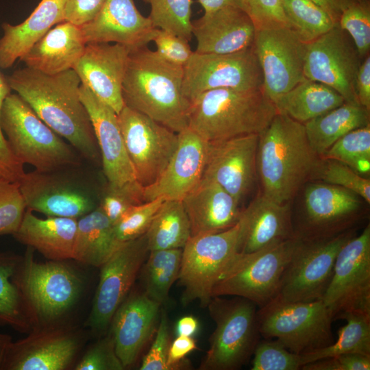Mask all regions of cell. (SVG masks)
<instances>
[{
  "instance_id": "cell-1",
  "label": "cell",
  "mask_w": 370,
  "mask_h": 370,
  "mask_svg": "<svg viewBox=\"0 0 370 370\" xmlns=\"http://www.w3.org/2000/svg\"><path fill=\"white\" fill-rule=\"evenodd\" d=\"M6 79L10 89L83 159L101 163L92 123L79 95L82 82L73 69L49 75L26 66Z\"/></svg>"
},
{
  "instance_id": "cell-2",
  "label": "cell",
  "mask_w": 370,
  "mask_h": 370,
  "mask_svg": "<svg viewBox=\"0 0 370 370\" xmlns=\"http://www.w3.org/2000/svg\"><path fill=\"white\" fill-rule=\"evenodd\" d=\"M184 67L147 46L131 49L122 85L124 106L176 133L188 127L190 101L182 93Z\"/></svg>"
},
{
  "instance_id": "cell-3",
  "label": "cell",
  "mask_w": 370,
  "mask_h": 370,
  "mask_svg": "<svg viewBox=\"0 0 370 370\" xmlns=\"http://www.w3.org/2000/svg\"><path fill=\"white\" fill-rule=\"evenodd\" d=\"M319 159L304 125L278 112L259 134L256 167L262 193L278 203L288 204L312 178Z\"/></svg>"
},
{
  "instance_id": "cell-4",
  "label": "cell",
  "mask_w": 370,
  "mask_h": 370,
  "mask_svg": "<svg viewBox=\"0 0 370 370\" xmlns=\"http://www.w3.org/2000/svg\"><path fill=\"white\" fill-rule=\"evenodd\" d=\"M278 113L262 89L218 88L190 101L188 127L208 142L260 134Z\"/></svg>"
},
{
  "instance_id": "cell-5",
  "label": "cell",
  "mask_w": 370,
  "mask_h": 370,
  "mask_svg": "<svg viewBox=\"0 0 370 370\" xmlns=\"http://www.w3.org/2000/svg\"><path fill=\"white\" fill-rule=\"evenodd\" d=\"M34 251L27 247L13 277L33 329L58 324L77 304L83 288L73 268L63 261L38 262Z\"/></svg>"
},
{
  "instance_id": "cell-6",
  "label": "cell",
  "mask_w": 370,
  "mask_h": 370,
  "mask_svg": "<svg viewBox=\"0 0 370 370\" xmlns=\"http://www.w3.org/2000/svg\"><path fill=\"white\" fill-rule=\"evenodd\" d=\"M0 125L8 145L22 164L50 171L83 163L80 154L53 131L18 94L9 93L0 111Z\"/></svg>"
},
{
  "instance_id": "cell-7",
  "label": "cell",
  "mask_w": 370,
  "mask_h": 370,
  "mask_svg": "<svg viewBox=\"0 0 370 370\" xmlns=\"http://www.w3.org/2000/svg\"><path fill=\"white\" fill-rule=\"evenodd\" d=\"M82 165L25 173L18 182L27 209L47 217L79 219L99 207L98 187Z\"/></svg>"
},
{
  "instance_id": "cell-8",
  "label": "cell",
  "mask_w": 370,
  "mask_h": 370,
  "mask_svg": "<svg viewBox=\"0 0 370 370\" xmlns=\"http://www.w3.org/2000/svg\"><path fill=\"white\" fill-rule=\"evenodd\" d=\"M207 306L216 328L199 369L241 368L253 356L261 336L257 321V306L247 299L234 296L230 299L213 297Z\"/></svg>"
},
{
  "instance_id": "cell-9",
  "label": "cell",
  "mask_w": 370,
  "mask_h": 370,
  "mask_svg": "<svg viewBox=\"0 0 370 370\" xmlns=\"http://www.w3.org/2000/svg\"><path fill=\"white\" fill-rule=\"evenodd\" d=\"M260 335L275 338L289 351L307 354L332 345V315L322 299L287 301L278 296L258 308Z\"/></svg>"
},
{
  "instance_id": "cell-10",
  "label": "cell",
  "mask_w": 370,
  "mask_h": 370,
  "mask_svg": "<svg viewBox=\"0 0 370 370\" xmlns=\"http://www.w3.org/2000/svg\"><path fill=\"white\" fill-rule=\"evenodd\" d=\"M296 241L293 237L251 253L238 252L215 284L212 297H241L258 308L265 306L279 294Z\"/></svg>"
},
{
  "instance_id": "cell-11",
  "label": "cell",
  "mask_w": 370,
  "mask_h": 370,
  "mask_svg": "<svg viewBox=\"0 0 370 370\" xmlns=\"http://www.w3.org/2000/svg\"><path fill=\"white\" fill-rule=\"evenodd\" d=\"M240 225L214 234L191 236L182 248L177 280L183 288L182 303L198 301L206 307L213 288L238 253Z\"/></svg>"
},
{
  "instance_id": "cell-12",
  "label": "cell",
  "mask_w": 370,
  "mask_h": 370,
  "mask_svg": "<svg viewBox=\"0 0 370 370\" xmlns=\"http://www.w3.org/2000/svg\"><path fill=\"white\" fill-rule=\"evenodd\" d=\"M355 235L351 230L329 237L297 238L278 297L287 301L322 299L340 249Z\"/></svg>"
},
{
  "instance_id": "cell-13",
  "label": "cell",
  "mask_w": 370,
  "mask_h": 370,
  "mask_svg": "<svg viewBox=\"0 0 370 370\" xmlns=\"http://www.w3.org/2000/svg\"><path fill=\"white\" fill-rule=\"evenodd\" d=\"M333 321L349 313L370 314V225L340 249L322 297Z\"/></svg>"
},
{
  "instance_id": "cell-14",
  "label": "cell",
  "mask_w": 370,
  "mask_h": 370,
  "mask_svg": "<svg viewBox=\"0 0 370 370\" xmlns=\"http://www.w3.org/2000/svg\"><path fill=\"white\" fill-rule=\"evenodd\" d=\"M263 76L253 46L232 53L193 51L184 66L182 93L190 101L213 89H262Z\"/></svg>"
},
{
  "instance_id": "cell-15",
  "label": "cell",
  "mask_w": 370,
  "mask_h": 370,
  "mask_svg": "<svg viewBox=\"0 0 370 370\" xmlns=\"http://www.w3.org/2000/svg\"><path fill=\"white\" fill-rule=\"evenodd\" d=\"M149 250L145 234L121 243L100 267L99 281L85 323L95 334L106 331L117 308L126 298Z\"/></svg>"
},
{
  "instance_id": "cell-16",
  "label": "cell",
  "mask_w": 370,
  "mask_h": 370,
  "mask_svg": "<svg viewBox=\"0 0 370 370\" xmlns=\"http://www.w3.org/2000/svg\"><path fill=\"white\" fill-rule=\"evenodd\" d=\"M136 181L147 187L160 176L178 144V133L125 106L118 114Z\"/></svg>"
},
{
  "instance_id": "cell-17",
  "label": "cell",
  "mask_w": 370,
  "mask_h": 370,
  "mask_svg": "<svg viewBox=\"0 0 370 370\" xmlns=\"http://www.w3.org/2000/svg\"><path fill=\"white\" fill-rule=\"evenodd\" d=\"M306 44L288 25L256 28L253 49L262 73V90L273 103L305 79Z\"/></svg>"
},
{
  "instance_id": "cell-18",
  "label": "cell",
  "mask_w": 370,
  "mask_h": 370,
  "mask_svg": "<svg viewBox=\"0 0 370 370\" xmlns=\"http://www.w3.org/2000/svg\"><path fill=\"white\" fill-rule=\"evenodd\" d=\"M362 61L351 38L338 24L306 44L304 74L334 89L345 102L360 105L355 79Z\"/></svg>"
},
{
  "instance_id": "cell-19",
  "label": "cell",
  "mask_w": 370,
  "mask_h": 370,
  "mask_svg": "<svg viewBox=\"0 0 370 370\" xmlns=\"http://www.w3.org/2000/svg\"><path fill=\"white\" fill-rule=\"evenodd\" d=\"M360 198L341 186L309 184L304 191L302 214L293 223L295 237L324 238L354 230L353 225L362 214Z\"/></svg>"
},
{
  "instance_id": "cell-20",
  "label": "cell",
  "mask_w": 370,
  "mask_h": 370,
  "mask_svg": "<svg viewBox=\"0 0 370 370\" xmlns=\"http://www.w3.org/2000/svg\"><path fill=\"white\" fill-rule=\"evenodd\" d=\"M84 342L79 330L58 324L34 328L12 341L1 370H64L74 362Z\"/></svg>"
},
{
  "instance_id": "cell-21",
  "label": "cell",
  "mask_w": 370,
  "mask_h": 370,
  "mask_svg": "<svg viewBox=\"0 0 370 370\" xmlns=\"http://www.w3.org/2000/svg\"><path fill=\"white\" fill-rule=\"evenodd\" d=\"M259 134L209 142L203 177L218 184L237 201L250 192L257 176Z\"/></svg>"
},
{
  "instance_id": "cell-22",
  "label": "cell",
  "mask_w": 370,
  "mask_h": 370,
  "mask_svg": "<svg viewBox=\"0 0 370 370\" xmlns=\"http://www.w3.org/2000/svg\"><path fill=\"white\" fill-rule=\"evenodd\" d=\"M208 145L188 127L180 132L177 147L165 169L155 182L143 188L145 201L182 200L203 177Z\"/></svg>"
},
{
  "instance_id": "cell-23",
  "label": "cell",
  "mask_w": 370,
  "mask_h": 370,
  "mask_svg": "<svg viewBox=\"0 0 370 370\" xmlns=\"http://www.w3.org/2000/svg\"><path fill=\"white\" fill-rule=\"evenodd\" d=\"M130 51L118 43H87L73 68L82 84L117 114L124 107L122 85Z\"/></svg>"
},
{
  "instance_id": "cell-24",
  "label": "cell",
  "mask_w": 370,
  "mask_h": 370,
  "mask_svg": "<svg viewBox=\"0 0 370 370\" xmlns=\"http://www.w3.org/2000/svg\"><path fill=\"white\" fill-rule=\"evenodd\" d=\"M79 27L86 44L114 42L131 49L147 46L158 29L134 0H105L98 14Z\"/></svg>"
},
{
  "instance_id": "cell-25",
  "label": "cell",
  "mask_w": 370,
  "mask_h": 370,
  "mask_svg": "<svg viewBox=\"0 0 370 370\" xmlns=\"http://www.w3.org/2000/svg\"><path fill=\"white\" fill-rule=\"evenodd\" d=\"M79 95L92 123L107 182L122 185L136 180L125 149L118 114L83 84Z\"/></svg>"
},
{
  "instance_id": "cell-26",
  "label": "cell",
  "mask_w": 370,
  "mask_h": 370,
  "mask_svg": "<svg viewBox=\"0 0 370 370\" xmlns=\"http://www.w3.org/2000/svg\"><path fill=\"white\" fill-rule=\"evenodd\" d=\"M160 304L144 292L127 295L111 320L115 350L124 369L134 365L149 340L158 321Z\"/></svg>"
},
{
  "instance_id": "cell-27",
  "label": "cell",
  "mask_w": 370,
  "mask_h": 370,
  "mask_svg": "<svg viewBox=\"0 0 370 370\" xmlns=\"http://www.w3.org/2000/svg\"><path fill=\"white\" fill-rule=\"evenodd\" d=\"M192 25L197 40L195 51L198 53H232L254 44L255 25L247 12L239 8L225 7L204 13L192 21Z\"/></svg>"
},
{
  "instance_id": "cell-28",
  "label": "cell",
  "mask_w": 370,
  "mask_h": 370,
  "mask_svg": "<svg viewBox=\"0 0 370 370\" xmlns=\"http://www.w3.org/2000/svg\"><path fill=\"white\" fill-rule=\"evenodd\" d=\"M238 223L239 253H251L295 237L288 204L262 193L242 210Z\"/></svg>"
},
{
  "instance_id": "cell-29",
  "label": "cell",
  "mask_w": 370,
  "mask_h": 370,
  "mask_svg": "<svg viewBox=\"0 0 370 370\" xmlns=\"http://www.w3.org/2000/svg\"><path fill=\"white\" fill-rule=\"evenodd\" d=\"M182 201L191 236L227 230L239 221L242 212L240 204L230 194L204 177Z\"/></svg>"
},
{
  "instance_id": "cell-30",
  "label": "cell",
  "mask_w": 370,
  "mask_h": 370,
  "mask_svg": "<svg viewBox=\"0 0 370 370\" xmlns=\"http://www.w3.org/2000/svg\"><path fill=\"white\" fill-rule=\"evenodd\" d=\"M86 45L79 26L63 21L51 28L20 60L30 69L56 74L73 69Z\"/></svg>"
},
{
  "instance_id": "cell-31",
  "label": "cell",
  "mask_w": 370,
  "mask_h": 370,
  "mask_svg": "<svg viewBox=\"0 0 370 370\" xmlns=\"http://www.w3.org/2000/svg\"><path fill=\"white\" fill-rule=\"evenodd\" d=\"M77 219L48 217L40 219L26 209L14 237L37 250L49 260L73 259Z\"/></svg>"
},
{
  "instance_id": "cell-32",
  "label": "cell",
  "mask_w": 370,
  "mask_h": 370,
  "mask_svg": "<svg viewBox=\"0 0 370 370\" xmlns=\"http://www.w3.org/2000/svg\"><path fill=\"white\" fill-rule=\"evenodd\" d=\"M65 0H41L22 23L1 25L0 69L10 68L52 27L64 21Z\"/></svg>"
},
{
  "instance_id": "cell-33",
  "label": "cell",
  "mask_w": 370,
  "mask_h": 370,
  "mask_svg": "<svg viewBox=\"0 0 370 370\" xmlns=\"http://www.w3.org/2000/svg\"><path fill=\"white\" fill-rule=\"evenodd\" d=\"M343 97L332 88L305 78L274 104L278 112L301 123L342 105Z\"/></svg>"
},
{
  "instance_id": "cell-34",
  "label": "cell",
  "mask_w": 370,
  "mask_h": 370,
  "mask_svg": "<svg viewBox=\"0 0 370 370\" xmlns=\"http://www.w3.org/2000/svg\"><path fill=\"white\" fill-rule=\"evenodd\" d=\"M120 244L112 223L99 207L77 219L74 260L100 267Z\"/></svg>"
},
{
  "instance_id": "cell-35",
  "label": "cell",
  "mask_w": 370,
  "mask_h": 370,
  "mask_svg": "<svg viewBox=\"0 0 370 370\" xmlns=\"http://www.w3.org/2000/svg\"><path fill=\"white\" fill-rule=\"evenodd\" d=\"M369 124V111L347 102L304 123L309 143L320 158L345 134Z\"/></svg>"
},
{
  "instance_id": "cell-36",
  "label": "cell",
  "mask_w": 370,
  "mask_h": 370,
  "mask_svg": "<svg viewBox=\"0 0 370 370\" xmlns=\"http://www.w3.org/2000/svg\"><path fill=\"white\" fill-rule=\"evenodd\" d=\"M149 251L182 249L191 237L182 200H164L145 233Z\"/></svg>"
},
{
  "instance_id": "cell-37",
  "label": "cell",
  "mask_w": 370,
  "mask_h": 370,
  "mask_svg": "<svg viewBox=\"0 0 370 370\" xmlns=\"http://www.w3.org/2000/svg\"><path fill=\"white\" fill-rule=\"evenodd\" d=\"M21 258L13 253H0V326L29 332L33 327L22 295L13 280Z\"/></svg>"
},
{
  "instance_id": "cell-38",
  "label": "cell",
  "mask_w": 370,
  "mask_h": 370,
  "mask_svg": "<svg viewBox=\"0 0 370 370\" xmlns=\"http://www.w3.org/2000/svg\"><path fill=\"white\" fill-rule=\"evenodd\" d=\"M182 249L149 251L143 265L145 294L162 305L169 298L173 283L177 280Z\"/></svg>"
},
{
  "instance_id": "cell-39",
  "label": "cell",
  "mask_w": 370,
  "mask_h": 370,
  "mask_svg": "<svg viewBox=\"0 0 370 370\" xmlns=\"http://www.w3.org/2000/svg\"><path fill=\"white\" fill-rule=\"evenodd\" d=\"M342 319L347 323L338 330L337 339L329 346L301 354L304 365L344 354L370 356V314L349 313Z\"/></svg>"
},
{
  "instance_id": "cell-40",
  "label": "cell",
  "mask_w": 370,
  "mask_h": 370,
  "mask_svg": "<svg viewBox=\"0 0 370 370\" xmlns=\"http://www.w3.org/2000/svg\"><path fill=\"white\" fill-rule=\"evenodd\" d=\"M289 27L308 43L327 33L338 23L311 0H282Z\"/></svg>"
},
{
  "instance_id": "cell-41",
  "label": "cell",
  "mask_w": 370,
  "mask_h": 370,
  "mask_svg": "<svg viewBox=\"0 0 370 370\" xmlns=\"http://www.w3.org/2000/svg\"><path fill=\"white\" fill-rule=\"evenodd\" d=\"M321 158L342 162L363 177L369 175L370 172V124L345 134L336 140Z\"/></svg>"
},
{
  "instance_id": "cell-42",
  "label": "cell",
  "mask_w": 370,
  "mask_h": 370,
  "mask_svg": "<svg viewBox=\"0 0 370 370\" xmlns=\"http://www.w3.org/2000/svg\"><path fill=\"white\" fill-rule=\"evenodd\" d=\"M150 5L148 16L153 25L190 40L192 0H143Z\"/></svg>"
},
{
  "instance_id": "cell-43",
  "label": "cell",
  "mask_w": 370,
  "mask_h": 370,
  "mask_svg": "<svg viewBox=\"0 0 370 370\" xmlns=\"http://www.w3.org/2000/svg\"><path fill=\"white\" fill-rule=\"evenodd\" d=\"M312 178L346 188L370 202V180L342 162L320 158Z\"/></svg>"
},
{
  "instance_id": "cell-44",
  "label": "cell",
  "mask_w": 370,
  "mask_h": 370,
  "mask_svg": "<svg viewBox=\"0 0 370 370\" xmlns=\"http://www.w3.org/2000/svg\"><path fill=\"white\" fill-rule=\"evenodd\" d=\"M338 25L363 60L370 50V0H354L341 13Z\"/></svg>"
},
{
  "instance_id": "cell-45",
  "label": "cell",
  "mask_w": 370,
  "mask_h": 370,
  "mask_svg": "<svg viewBox=\"0 0 370 370\" xmlns=\"http://www.w3.org/2000/svg\"><path fill=\"white\" fill-rule=\"evenodd\" d=\"M143 202V187L136 180L122 185L106 182L101 187L99 207L113 225L128 208Z\"/></svg>"
},
{
  "instance_id": "cell-46",
  "label": "cell",
  "mask_w": 370,
  "mask_h": 370,
  "mask_svg": "<svg viewBox=\"0 0 370 370\" xmlns=\"http://www.w3.org/2000/svg\"><path fill=\"white\" fill-rule=\"evenodd\" d=\"M164 201L156 198L128 208L113 224L116 240L123 243L145 234Z\"/></svg>"
},
{
  "instance_id": "cell-47",
  "label": "cell",
  "mask_w": 370,
  "mask_h": 370,
  "mask_svg": "<svg viewBox=\"0 0 370 370\" xmlns=\"http://www.w3.org/2000/svg\"><path fill=\"white\" fill-rule=\"evenodd\" d=\"M253 356L251 370H299L304 365L301 354L289 351L276 339L260 341Z\"/></svg>"
},
{
  "instance_id": "cell-48",
  "label": "cell",
  "mask_w": 370,
  "mask_h": 370,
  "mask_svg": "<svg viewBox=\"0 0 370 370\" xmlns=\"http://www.w3.org/2000/svg\"><path fill=\"white\" fill-rule=\"evenodd\" d=\"M26 209L18 183L0 180V236L16 232Z\"/></svg>"
},
{
  "instance_id": "cell-49",
  "label": "cell",
  "mask_w": 370,
  "mask_h": 370,
  "mask_svg": "<svg viewBox=\"0 0 370 370\" xmlns=\"http://www.w3.org/2000/svg\"><path fill=\"white\" fill-rule=\"evenodd\" d=\"M75 370H123L112 334L99 339L88 347L75 364Z\"/></svg>"
},
{
  "instance_id": "cell-50",
  "label": "cell",
  "mask_w": 370,
  "mask_h": 370,
  "mask_svg": "<svg viewBox=\"0 0 370 370\" xmlns=\"http://www.w3.org/2000/svg\"><path fill=\"white\" fill-rule=\"evenodd\" d=\"M154 340L143 359L140 370H169L167 356L170 345L169 325L165 310H162Z\"/></svg>"
},
{
  "instance_id": "cell-51",
  "label": "cell",
  "mask_w": 370,
  "mask_h": 370,
  "mask_svg": "<svg viewBox=\"0 0 370 370\" xmlns=\"http://www.w3.org/2000/svg\"><path fill=\"white\" fill-rule=\"evenodd\" d=\"M156 51L171 63L184 66L193 53L189 40L169 32L158 29L152 40Z\"/></svg>"
},
{
  "instance_id": "cell-52",
  "label": "cell",
  "mask_w": 370,
  "mask_h": 370,
  "mask_svg": "<svg viewBox=\"0 0 370 370\" xmlns=\"http://www.w3.org/2000/svg\"><path fill=\"white\" fill-rule=\"evenodd\" d=\"M247 12L256 28L279 25L288 26L282 0H247Z\"/></svg>"
},
{
  "instance_id": "cell-53",
  "label": "cell",
  "mask_w": 370,
  "mask_h": 370,
  "mask_svg": "<svg viewBox=\"0 0 370 370\" xmlns=\"http://www.w3.org/2000/svg\"><path fill=\"white\" fill-rule=\"evenodd\" d=\"M370 356L344 354L303 365L301 370H369Z\"/></svg>"
},
{
  "instance_id": "cell-54",
  "label": "cell",
  "mask_w": 370,
  "mask_h": 370,
  "mask_svg": "<svg viewBox=\"0 0 370 370\" xmlns=\"http://www.w3.org/2000/svg\"><path fill=\"white\" fill-rule=\"evenodd\" d=\"M105 0H65L64 21L81 26L91 21Z\"/></svg>"
},
{
  "instance_id": "cell-55",
  "label": "cell",
  "mask_w": 370,
  "mask_h": 370,
  "mask_svg": "<svg viewBox=\"0 0 370 370\" xmlns=\"http://www.w3.org/2000/svg\"><path fill=\"white\" fill-rule=\"evenodd\" d=\"M355 90L358 103L370 110V56L362 61L355 79Z\"/></svg>"
},
{
  "instance_id": "cell-56",
  "label": "cell",
  "mask_w": 370,
  "mask_h": 370,
  "mask_svg": "<svg viewBox=\"0 0 370 370\" xmlns=\"http://www.w3.org/2000/svg\"><path fill=\"white\" fill-rule=\"evenodd\" d=\"M196 348V343L192 336H177L169 348L167 365L169 370L179 367L185 357Z\"/></svg>"
},
{
  "instance_id": "cell-57",
  "label": "cell",
  "mask_w": 370,
  "mask_h": 370,
  "mask_svg": "<svg viewBox=\"0 0 370 370\" xmlns=\"http://www.w3.org/2000/svg\"><path fill=\"white\" fill-rule=\"evenodd\" d=\"M323 10L338 23V20L343 11L354 0H311Z\"/></svg>"
},
{
  "instance_id": "cell-58",
  "label": "cell",
  "mask_w": 370,
  "mask_h": 370,
  "mask_svg": "<svg viewBox=\"0 0 370 370\" xmlns=\"http://www.w3.org/2000/svg\"><path fill=\"white\" fill-rule=\"evenodd\" d=\"M204 13L211 12L225 7H236L247 12V0H198Z\"/></svg>"
},
{
  "instance_id": "cell-59",
  "label": "cell",
  "mask_w": 370,
  "mask_h": 370,
  "mask_svg": "<svg viewBox=\"0 0 370 370\" xmlns=\"http://www.w3.org/2000/svg\"><path fill=\"white\" fill-rule=\"evenodd\" d=\"M199 327L196 318L193 316H184L180 318L176 324V333L177 336H193Z\"/></svg>"
},
{
  "instance_id": "cell-60",
  "label": "cell",
  "mask_w": 370,
  "mask_h": 370,
  "mask_svg": "<svg viewBox=\"0 0 370 370\" xmlns=\"http://www.w3.org/2000/svg\"><path fill=\"white\" fill-rule=\"evenodd\" d=\"M12 341V337L10 335L0 333V370L7 349Z\"/></svg>"
}]
</instances>
